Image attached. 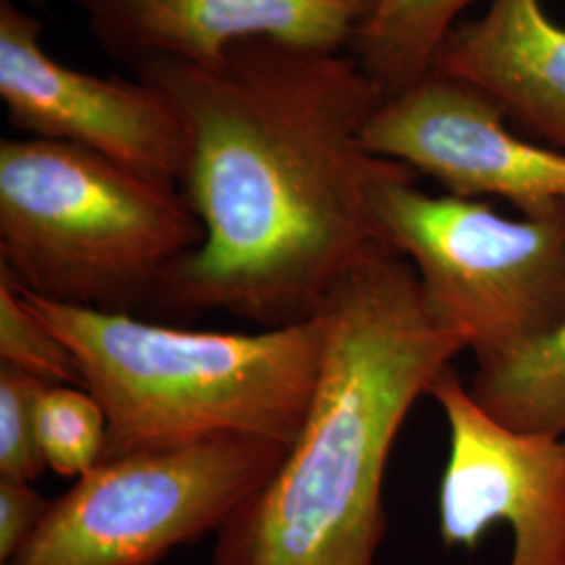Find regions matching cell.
Instances as JSON below:
<instances>
[{"label": "cell", "instance_id": "6da1fadb", "mask_svg": "<svg viewBox=\"0 0 565 565\" xmlns=\"http://www.w3.org/2000/svg\"><path fill=\"white\" fill-rule=\"evenodd\" d=\"M135 72L181 114L179 186L202 224L151 310L303 323L390 249L371 191L394 162L363 147L385 93L354 55L247 42L210 65L153 61Z\"/></svg>", "mask_w": 565, "mask_h": 565}, {"label": "cell", "instance_id": "7a4b0ae2", "mask_svg": "<svg viewBox=\"0 0 565 565\" xmlns=\"http://www.w3.org/2000/svg\"><path fill=\"white\" fill-rule=\"evenodd\" d=\"M321 317L323 364L302 429L216 532L212 565H375L392 446L467 340L392 249L352 270Z\"/></svg>", "mask_w": 565, "mask_h": 565}, {"label": "cell", "instance_id": "3957f363", "mask_svg": "<svg viewBox=\"0 0 565 565\" xmlns=\"http://www.w3.org/2000/svg\"><path fill=\"white\" fill-rule=\"evenodd\" d=\"M18 291L105 411L102 461L221 436L291 446L302 429L323 364L321 315L254 333L200 331Z\"/></svg>", "mask_w": 565, "mask_h": 565}, {"label": "cell", "instance_id": "277c9868", "mask_svg": "<svg viewBox=\"0 0 565 565\" xmlns=\"http://www.w3.org/2000/svg\"><path fill=\"white\" fill-rule=\"evenodd\" d=\"M200 242L181 186L67 142L0 141V273L21 291L132 315Z\"/></svg>", "mask_w": 565, "mask_h": 565}, {"label": "cell", "instance_id": "5b68a950", "mask_svg": "<svg viewBox=\"0 0 565 565\" xmlns=\"http://www.w3.org/2000/svg\"><path fill=\"white\" fill-rule=\"evenodd\" d=\"M415 177L394 163L375 181V221L427 300L463 331L476 364L564 321L565 203L513 218L486 200L425 193Z\"/></svg>", "mask_w": 565, "mask_h": 565}, {"label": "cell", "instance_id": "8992f818", "mask_svg": "<svg viewBox=\"0 0 565 565\" xmlns=\"http://www.w3.org/2000/svg\"><path fill=\"white\" fill-rule=\"evenodd\" d=\"M287 448L221 436L105 459L51 501L36 534L4 565H158L216 534Z\"/></svg>", "mask_w": 565, "mask_h": 565}, {"label": "cell", "instance_id": "52a82bcc", "mask_svg": "<svg viewBox=\"0 0 565 565\" xmlns=\"http://www.w3.org/2000/svg\"><path fill=\"white\" fill-rule=\"evenodd\" d=\"M429 396L448 425L438 530L473 551L492 525L511 530L509 565H565V436L518 431L490 417L452 364Z\"/></svg>", "mask_w": 565, "mask_h": 565}, {"label": "cell", "instance_id": "ba28073f", "mask_svg": "<svg viewBox=\"0 0 565 565\" xmlns=\"http://www.w3.org/2000/svg\"><path fill=\"white\" fill-rule=\"evenodd\" d=\"M0 102L25 137L67 142L181 184L189 139L163 90L55 60L42 42L41 20L13 0H0Z\"/></svg>", "mask_w": 565, "mask_h": 565}, {"label": "cell", "instance_id": "9c48e42d", "mask_svg": "<svg viewBox=\"0 0 565 565\" xmlns=\"http://www.w3.org/2000/svg\"><path fill=\"white\" fill-rule=\"evenodd\" d=\"M363 147L448 195L505 200L520 214L565 203V151L525 137L484 95L436 70L380 103Z\"/></svg>", "mask_w": 565, "mask_h": 565}, {"label": "cell", "instance_id": "30bf717a", "mask_svg": "<svg viewBox=\"0 0 565 565\" xmlns=\"http://www.w3.org/2000/svg\"><path fill=\"white\" fill-rule=\"evenodd\" d=\"M109 55L210 65L247 42L352 51L373 0H78Z\"/></svg>", "mask_w": 565, "mask_h": 565}, {"label": "cell", "instance_id": "8fae6325", "mask_svg": "<svg viewBox=\"0 0 565 565\" xmlns=\"http://www.w3.org/2000/svg\"><path fill=\"white\" fill-rule=\"evenodd\" d=\"M434 70L476 88L525 137L565 151V25L543 0H486L448 34Z\"/></svg>", "mask_w": 565, "mask_h": 565}, {"label": "cell", "instance_id": "7c38bea8", "mask_svg": "<svg viewBox=\"0 0 565 565\" xmlns=\"http://www.w3.org/2000/svg\"><path fill=\"white\" fill-rule=\"evenodd\" d=\"M467 390L511 429L565 436V319L520 350L476 364Z\"/></svg>", "mask_w": 565, "mask_h": 565}, {"label": "cell", "instance_id": "4fadbf2b", "mask_svg": "<svg viewBox=\"0 0 565 565\" xmlns=\"http://www.w3.org/2000/svg\"><path fill=\"white\" fill-rule=\"evenodd\" d=\"M478 0H373L352 55L384 88L403 93L434 70L448 34Z\"/></svg>", "mask_w": 565, "mask_h": 565}, {"label": "cell", "instance_id": "5bb4252c", "mask_svg": "<svg viewBox=\"0 0 565 565\" xmlns=\"http://www.w3.org/2000/svg\"><path fill=\"white\" fill-rule=\"evenodd\" d=\"M39 445L46 469L82 478L102 463L107 417L99 401L81 385H46L39 401Z\"/></svg>", "mask_w": 565, "mask_h": 565}, {"label": "cell", "instance_id": "9a60e30c", "mask_svg": "<svg viewBox=\"0 0 565 565\" xmlns=\"http://www.w3.org/2000/svg\"><path fill=\"white\" fill-rule=\"evenodd\" d=\"M0 361L44 384L84 387L70 348L23 303L4 275H0Z\"/></svg>", "mask_w": 565, "mask_h": 565}, {"label": "cell", "instance_id": "2e32d148", "mask_svg": "<svg viewBox=\"0 0 565 565\" xmlns=\"http://www.w3.org/2000/svg\"><path fill=\"white\" fill-rule=\"evenodd\" d=\"M46 385L0 364V480L34 482L46 469L39 445V401Z\"/></svg>", "mask_w": 565, "mask_h": 565}, {"label": "cell", "instance_id": "e0dca14e", "mask_svg": "<svg viewBox=\"0 0 565 565\" xmlns=\"http://www.w3.org/2000/svg\"><path fill=\"white\" fill-rule=\"evenodd\" d=\"M51 501L30 482L0 480V564L20 555L42 524Z\"/></svg>", "mask_w": 565, "mask_h": 565}]
</instances>
